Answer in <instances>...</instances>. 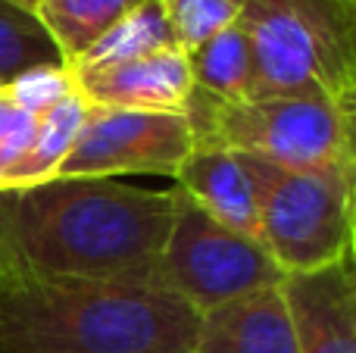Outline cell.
I'll return each instance as SVG.
<instances>
[{
	"instance_id": "1",
	"label": "cell",
	"mask_w": 356,
	"mask_h": 353,
	"mask_svg": "<svg viewBox=\"0 0 356 353\" xmlns=\"http://www.w3.org/2000/svg\"><path fill=\"white\" fill-rule=\"evenodd\" d=\"M175 191L116 179H50L0 191V275L154 279Z\"/></svg>"
},
{
	"instance_id": "21",
	"label": "cell",
	"mask_w": 356,
	"mask_h": 353,
	"mask_svg": "<svg viewBox=\"0 0 356 353\" xmlns=\"http://www.w3.org/2000/svg\"><path fill=\"white\" fill-rule=\"evenodd\" d=\"M10 3H16V6H22V10H31V13H35L38 0H10Z\"/></svg>"
},
{
	"instance_id": "5",
	"label": "cell",
	"mask_w": 356,
	"mask_h": 353,
	"mask_svg": "<svg viewBox=\"0 0 356 353\" xmlns=\"http://www.w3.org/2000/svg\"><path fill=\"white\" fill-rule=\"evenodd\" d=\"M257 188L259 241L284 272H313L353 247L356 172L284 169L244 156Z\"/></svg>"
},
{
	"instance_id": "12",
	"label": "cell",
	"mask_w": 356,
	"mask_h": 353,
	"mask_svg": "<svg viewBox=\"0 0 356 353\" xmlns=\"http://www.w3.org/2000/svg\"><path fill=\"white\" fill-rule=\"evenodd\" d=\"M163 50H178L172 25H169L160 0H144L131 13H125L97 44H91L66 69L69 72H91V69H106L116 63L138 60V56L163 54Z\"/></svg>"
},
{
	"instance_id": "11",
	"label": "cell",
	"mask_w": 356,
	"mask_h": 353,
	"mask_svg": "<svg viewBox=\"0 0 356 353\" xmlns=\"http://www.w3.org/2000/svg\"><path fill=\"white\" fill-rule=\"evenodd\" d=\"M172 181L184 197H191L216 222L259 241L257 188H253L250 169L241 154L194 144Z\"/></svg>"
},
{
	"instance_id": "18",
	"label": "cell",
	"mask_w": 356,
	"mask_h": 353,
	"mask_svg": "<svg viewBox=\"0 0 356 353\" xmlns=\"http://www.w3.org/2000/svg\"><path fill=\"white\" fill-rule=\"evenodd\" d=\"M0 94H3L13 106L29 113V116H44V113L54 110L60 100L72 97L75 81H72V75H69L66 63H38V66L22 69V72L13 75L10 81H3Z\"/></svg>"
},
{
	"instance_id": "15",
	"label": "cell",
	"mask_w": 356,
	"mask_h": 353,
	"mask_svg": "<svg viewBox=\"0 0 356 353\" xmlns=\"http://www.w3.org/2000/svg\"><path fill=\"white\" fill-rule=\"evenodd\" d=\"M85 100L79 94L60 100L54 110H47L44 116H38V129L31 138L29 150L19 156V163L10 172L0 179V191L10 188H29V185H41V181L56 179V169L66 160L69 147H72L75 135L81 129L85 119Z\"/></svg>"
},
{
	"instance_id": "8",
	"label": "cell",
	"mask_w": 356,
	"mask_h": 353,
	"mask_svg": "<svg viewBox=\"0 0 356 353\" xmlns=\"http://www.w3.org/2000/svg\"><path fill=\"white\" fill-rule=\"evenodd\" d=\"M300 353H356V256L282 279Z\"/></svg>"
},
{
	"instance_id": "10",
	"label": "cell",
	"mask_w": 356,
	"mask_h": 353,
	"mask_svg": "<svg viewBox=\"0 0 356 353\" xmlns=\"http://www.w3.org/2000/svg\"><path fill=\"white\" fill-rule=\"evenodd\" d=\"M194 353H300L282 288H266L200 313Z\"/></svg>"
},
{
	"instance_id": "20",
	"label": "cell",
	"mask_w": 356,
	"mask_h": 353,
	"mask_svg": "<svg viewBox=\"0 0 356 353\" xmlns=\"http://www.w3.org/2000/svg\"><path fill=\"white\" fill-rule=\"evenodd\" d=\"M341 104V110L347 113V119H350V125H353V141H356V88H350V91L344 94V97L338 100Z\"/></svg>"
},
{
	"instance_id": "6",
	"label": "cell",
	"mask_w": 356,
	"mask_h": 353,
	"mask_svg": "<svg viewBox=\"0 0 356 353\" xmlns=\"http://www.w3.org/2000/svg\"><path fill=\"white\" fill-rule=\"evenodd\" d=\"M172 191V229L154 272L160 285L188 300L197 313L282 285L288 272L272 260V254L257 238L216 222L178 188Z\"/></svg>"
},
{
	"instance_id": "9",
	"label": "cell",
	"mask_w": 356,
	"mask_h": 353,
	"mask_svg": "<svg viewBox=\"0 0 356 353\" xmlns=\"http://www.w3.org/2000/svg\"><path fill=\"white\" fill-rule=\"evenodd\" d=\"M75 94L88 106H119V110L184 113L194 94L184 50L138 56L91 72H69Z\"/></svg>"
},
{
	"instance_id": "7",
	"label": "cell",
	"mask_w": 356,
	"mask_h": 353,
	"mask_svg": "<svg viewBox=\"0 0 356 353\" xmlns=\"http://www.w3.org/2000/svg\"><path fill=\"white\" fill-rule=\"evenodd\" d=\"M88 106V104H85ZM194 150L184 113L88 106L81 129L56 179H116V175H169Z\"/></svg>"
},
{
	"instance_id": "3",
	"label": "cell",
	"mask_w": 356,
	"mask_h": 353,
	"mask_svg": "<svg viewBox=\"0 0 356 353\" xmlns=\"http://www.w3.org/2000/svg\"><path fill=\"white\" fill-rule=\"evenodd\" d=\"M250 97H322L356 88V0H247Z\"/></svg>"
},
{
	"instance_id": "4",
	"label": "cell",
	"mask_w": 356,
	"mask_h": 353,
	"mask_svg": "<svg viewBox=\"0 0 356 353\" xmlns=\"http://www.w3.org/2000/svg\"><path fill=\"white\" fill-rule=\"evenodd\" d=\"M200 147L232 150L284 169L356 172L353 125L341 104L322 97L222 100L194 88L184 110Z\"/></svg>"
},
{
	"instance_id": "22",
	"label": "cell",
	"mask_w": 356,
	"mask_h": 353,
	"mask_svg": "<svg viewBox=\"0 0 356 353\" xmlns=\"http://www.w3.org/2000/svg\"><path fill=\"white\" fill-rule=\"evenodd\" d=\"M350 254L356 256V231H353V247H350Z\"/></svg>"
},
{
	"instance_id": "14",
	"label": "cell",
	"mask_w": 356,
	"mask_h": 353,
	"mask_svg": "<svg viewBox=\"0 0 356 353\" xmlns=\"http://www.w3.org/2000/svg\"><path fill=\"white\" fill-rule=\"evenodd\" d=\"M188 69L197 91L222 100H247L253 88L250 38L238 22L188 50Z\"/></svg>"
},
{
	"instance_id": "17",
	"label": "cell",
	"mask_w": 356,
	"mask_h": 353,
	"mask_svg": "<svg viewBox=\"0 0 356 353\" xmlns=\"http://www.w3.org/2000/svg\"><path fill=\"white\" fill-rule=\"evenodd\" d=\"M178 50H194L213 35L234 25L244 13L247 0H160Z\"/></svg>"
},
{
	"instance_id": "19",
	"label": "cell",
	"mask_w": 356,
	"mask_h": 353,
	"mask_svg": "<svg viewBox=\"0 0 356 353\" xmlns=\"http://www.w3.org/2000/svg\"><path fill=\"white\" fill-rule=\"evenodd\" d=\"M38 129V116H29L19 106L0 94V179L19 163V156L29 150Z\"/></svg>"
},
{
	"instance_id": "23",
	"label": "cell",
	"mask_w": 356,
	"mask_h": 353,
	"mask_svg": "<svg viewBox=\"0 0 356 353\" xmlns=\"http://www.w3.org/2000/svg\"><path fill=\"white\" fill-rule=\"evenodd\" d=\"M0 88H3V81H0Z\"/></svg>"
},
{
	"instance_id": "16",
	"label": "cell",
	"mask_w": 356,
	"mask_h": 353,
	"mask_svg": "<svg viewBox=\"0 0 356 353\" xmlns=\"http://www.w3.org/2000/svg\"><path fill=\"white\" fill-rule=\"evenodd\" d=\"M38 63H63L56 44L31 10L0 0V81Z\"/></svg>"
},
{
	"instance_id": "13",
	"label": "cell",
	"mask_w": 356,
	"mask_h": 353,
	"mask_svg": "<svg viewBox=\"0 0 356 353\" xmlns=\"http://www.w3.org/2000/svg\"><path fill=\"white\" fill-rule=\"evenodd\" d=\"M138 3L144 0H38L35 16L69 66Z\"/></svg>"
},
{
	"instance_id": "2",
	"label": "cell",
	"mask_w": 356,
	"mask_h": 353,
	"mask_svg": "<svg viewBox=\"0 0 356 353\" xmlns=\"http://www.w3.org/2000/svg\"><path fill=\"white\" fill-rule=\"evenodd\" d=\"M197 322L156 279L0 275V353H194Z\"/></svg>"
}]
</instances>
